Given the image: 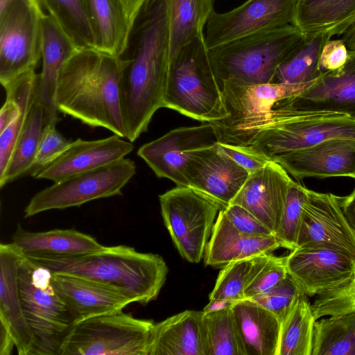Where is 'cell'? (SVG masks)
I'll return each instance as SVG.
<instances>
[{
  "label": "cell",
  "instance_id": "6da1fadb",
  "mask_svg": "<svg viewBox=\"0 0 355 355\" xmlns=\"http://www.w3.org/2000/svg\"><path fill=\"white\" fill-rule=\"evenodd\" d=\"M131 54L123 58L120 102L126 139L146 132L155 112L164 107L169 60L164 0H148L132 30Z\"/></svg>",
  "mask_w": 355,
  "mask_h": 355
},
{
  "label": "cell",
  "instance_id": "7a4b0ae2",
  "mask_svg": "<svg viewBox=\"0 0 355 355\" xmlns=\"http://www.w3.org/2000/svg\"><path fill=\"white\" fill-rule=\"evenodd\" d=\"M123 58L79 48L61 69L55 103L58 112L89 126L126 137L120 102Z\"/></svg>",
  "mask_w": 355,
  "mask_h": 355
},
{
  "label": "cell",
  "instance_id": "3957f363",
  "mask_svg": "<svg viewBox=\"0 0 355 355\" xmlns=\"http://www.w3.org/2000/svg\"><path fill=\"white\" fill-rule=\"evenodd\" d=\"M24 255L53 273L71 275L112 287L143 305L157 297L168 272L161 256L121 245L78 255Z\"/></svg>",
  "mask_w": 355,
  "mask_h": 355
},
{
  "label": "cell",
  "instance_id": "277c9868",
  "mask_svg": "<svg viewBox=\"0 0 355 355\" xmlns=\"http://www.w3.org/2000/svg\"><path fill=\"white\" fill-rule=\"evenodd\" d=\"M205 39H195L169 61L164 107L211 123L228 114Z\"/></svg>",
  "mask_w": 355,
  "mask_h": 355
},
{
  "label": "cell",
  "instance_id": "5b68a950",
  "mask_svg": "<svg viewBox=\"0 0 355 355\" xmlns=\"http://www.w3.org/2000/svg\"><path fill=\"white\" fill-rule=\"evenodd\" d=\"M304 39L299 29L288 24L209 49L220 87L229 79L252 84L274 83L280 64Z\"/></svg>",
  "mask_w": 355,
  "mask_h": 355
},
{
  "label": "cell",
  "instance_id": "8992f818",
  "mask_svg": "<svg viewBox=\"0 0 355 355\" xmlns=\"http://www.w3.org/2000/svg\"><path fill=\"white\" fill-rule=\"evenodd\" d=\"M250 146L270 159L326 140L355 141V120L333 112L275 109L247 135Z\"/></svg>",
  "mask_w": 355,
  "mask_h": 355
},
{
  "label": "cell",
  "instance_id": "52a82bcc",
  "mask_svg": "<svg viewBox=\"0 0 355 355\" xmlns=\"http://www.w3.org/2000/svg\"><path fill=\"white\" fill-rule=\"evenodd\" d=\"M18 284L24 315L34 338L32 355H60L75 320L52 272L23 254L18 263Z\"/></svg>",
  "mask_w": 355,
  "mask_h": 355
},
{
  "label": "cell",
  "instance_id": "ba28073f",
  "mask_svg": "<svg viewBox=\"0 0 355 355\" xmlns=\"http://www.w3.org/2000/svg\"><path fill=\"white\" fill-rule=\"evenodd\" d=\"M155 323L122 311L75 323L60 355H149Z\"/></svg>",
  "mask_w": 355,
  "mask_h": 355
},
{
  "label": "cell",
  "instance_id": "9c48e42d",
  "mask_svg": "<svg viewBox=\"0 0 355 355\" xmlns=\"http://www.w3.org/2000/svg\"><path fill=\"white\" fill-rule=\"evenodd\" d=\"M159 200L164 223L180 254L190 263H199L223 207L187 186H177Z\"/></svg>",
  "mask_w": 355,
  "mask_h": 355
},
{
  "label": "cell",
  "instance_id": "30bf717a",
  "mask_svg": "<svg viewBox=\"0 0 355 355\" xmlns=\"http://www.w3.org/2000/svg\"><path fill=\"white\" fill-rule=\"evenodd\" d=\"M36 0H0V82L35 70L41 60L42 17Z\"/></svg>",
  "mask_w": 355,
  "mask_h": 355
},
{
  "label": "cell",
  "instance_id": "8fae6325",
  "mask_svg": "<svg viewBox=\"0 0 355 355\" xmlns=\"http://www.w3.org/2000/svg\"><path fill=\"white\" fill-rule=\"evenodd\" d=\"M136 173V165L123 158L81 173L39 191L24 209V217L51 210L79 207L87 202L122 195V189Z\"/></svg>",
  "mask_w": 355,
  "mask_h": 355
},
{
  "label": "cell",
  "instance_id": "7c38bea8",
  "mask_svg": "<svg viewBox=\"0 0 355 355\" xmlns=\"http://www.w3.org/2000/svg\"><path fill=\"white\" fill-rule=\"evenodd\" d=\"M314 81L298 84H252L236 79L225 81L222 92L228 116L210 123L218 142L230 143L263 121L278 102L298 94Z\"/></svg>",
  "mask_w": 355,
  "mask_h": 355
},
{
  "label": "cell",
  "instance_id": "4fadbf2b",
  "mask_svg": "<svg viewBox=\"0 0 355 355\" xmlns=\"http://www.w3.org/2000/svg\"><path fill=\"white\" fill-rule=\"evenodd\" d=\"M297 0H247L225 12L214 10L205 37L208 49L259 33L292 24Z\"/></svg>",
  "mask_w": 355,
  "mask_h": 355
},
{
  "label": "cell",
  "instance_id": "5bb4252c",
  "mask_svg": "<svg viewBox=\"0 0 355 355\" xmlns=\"http://www.w3.org/2000/svg\"><path fill=\"white\" fill-rule=\"evenodd\" d=\"M286 262L288 275L307 297L333 289L355 273V257L325 245L297 247Z\"/></svg>",
  "mask_w": 355,
  "mask_h": 355
},
{
  "label": "cell",
  "instance_id": "9a60e30c",
  "mask_svg": "<svg viewBox=\"0 0 355 355\" xmlns=\"http://www.w3.org/2000/svg\"><path fill=\"white\" fill-rule=\"evenodd\" d=\"M218 142L210 123L172 130L161 137L142 145L139 156L158 178L171 180L177 186L188 187L185 168L191 152Z\"/></svg>",
  "mask_w": 355,
  "mask_h": 355
},
{
  "label": "cell",
  "instance_id": "2e32d148",
  "mask_svg": "<svg viewBox=\"0 0 355 355\" xmlns=\"http://www.w3.org/2000/svg\"><path fill=\"white\" fill-rule=\"evenodd\" d=\"M325 245L355 257V230L339 197L308 189L302 209L297 247Z\"/></svg>",
  "mask_w": 355,
  "mask_h": 355
},
{
  "label": "cell",
  "instance_id": "e0dca14e",
  "mask_svg": "<svg viewBox=\"0 0 355 355\" xmlns=\"http://www.w3.org/2000/svg\"><path fill=\"white\" fill-rule=\"evenodd\" d=\"M249 173L215 144L191 153L185 168L190 187L223 208L231 204Z\"/></svg>",
  "mask_w": 355,
  "mask_h": 355
},
{
  "label": "cell",
  "instance_id": "ac0fdd59",
  "mask_svg": "<svg viewBox=\"0 0 355 355\" xmlns=\"http://www.w3.org/2000/svg\"><path fill=\"white\" fill-rule=\"evenodd\" d=\"M277 107L301 112H333L355 120V50L349 51L343 67L322 73L302 92L280 101Z\"/></svg>",
  "mask_w": 355,
  "mask_h": 355
},
{
  "label": "cell",
  "instance_id": "d6986e66",
  "mask_svg": "<svg viewBox=\"0 0 355 355\" xmlns=\"http://www.w3.org/2000/svg\"><path fill=\"white\" fill-rule=\"evenodd\" d=\"M296 179L350 177L355 178V141L326 140L314 146L274 156Z\"/></svg>",
  "mask_w": 355,
  "mask_h": 355
},
{
  "label": "cell",
  "instance_id": "ffe728a7",
  "mask_svg": "<svg viewBox=\"0 0 355 355\" xmlns=\"http://www.w3.org/2000/svg\"><path fill=\"white\" fill-rule=\"evenodd\" d=\"M293 181L279 163L270 160L249 174L231 204L249 211L275 234Z\"/></svg>",
  "mask_w": 355,
  "mask_h": 355
},
{
  "label": "cell",
  "instance_id": "44dd1931",
  "mask_svg": "<svg viewBox=\"0 0 355 355\" xmlns=\"http://www.w3.org/2000/svg\"><path fill=\"white\" fill-rule=\"evenodd\" d=\"M133 149L132 142L116 135L96 140L77 139L42 169L36 179L57 182L125 158Z\"/></svg>",
  "mask_w": 355,
  "mask_h": 355
},
{
  "label": "cell",
  "instance_id": "7402d4cb",
  "mask_svg": "<svg viewBox=\"0 0 355 355\" xmlns=\"http://www.w3.org/2000/svg\"><path fill=\"white\" fill-rule=\"evenodd\" d=\"M23 253L11 243L0 245V322L9 329L19 355H32L34 338L24 315L18 284Z\"/></svg>",
  "mask_w": 355,
  "mask_h": 355
},
{
  "label": "cell",
  "instance_id": "603a6c76",
  "mask_svg": "<svg viewBox=\"0 0 355 355\" xmlns=\"http://www.w3.org/2000/svg\"><path fill=\"white\" fill-rule=\"evenodd\" d=\"M53 276L58 291L72 313L75 323L122 311L132 302L119 291L92 280L63 273H53Z\"/></svg>",
  "mask_w": 355,
  "mask_h": 355
},
{
  "label": "cell",
  "instance_id": "cb8c5ba5",
  "mask_svg": "<svg viewBox=\"0 0 355 355\" xmlns=\"http://www.w3.org/2000/svg\"><path fill=\"white\" fill-rule=\"evenodd\" d=\"M79 47L57 21L44 12L42 17L41 60L37 97L51 116L52 122L60 118L55 96L60 71Z\"/></svg>",
  "mask_w": 355,
  "mask_h": 355
},
{
  "label": "cell",
  "instance_id": "d4e9b609",
  "mask_svg": "<svg viewBox=\"0 0 355 355\" xmlns=\"http://www.w3.org/2000/svg\"><path fill=\"white\" fill-rule=\"evenodd\" d=\"M282 248L275 234L252 236L238 231L222 209L216 218L204 254V263L212 267L253 256L269 254Z\"/></svg>",
  "mask_w": 355,
  "mask_h": 355
},
{
  "label": "cell",
  "instance_id": "484cf974",
  "mask_svg": "<svg viewBox=\"0 0 355 355\" xmlns=\"http://www.w3.org/2000/svg\"><path fill=\"white\" fill-rule=\"evenodd\" d=\"M203 315L187 310L155 324L149 355H208Z\"/></svg>",
  "mask_w": 355,
  "mask_h": 355
},
{
  "label": "cell",
  "instance_id": "4316f807",
  "mask_svg": "<svg viewBox=\"0 0 355 355\" xmlns=\"http://www.w3.org/2000/svg\"><path fill=\"white\" fill-rule=\"evenodd\" d=\"M232 309L245 355H277L279 319L250 299L234 302Z\"/></svg>",
  "mask_w": 355,
  "mask_h": 355
},
{
  "label": "cell",
  "instance_id": "83f0119b",
  "mask_svg": "<svg viewBox=\"0 0 355 355\" xmlns=\"http://www.w3.org/2000/svg\"><path fill=\"white\" fill-rule=\"evenodd\" d=\"M355 23V0H297L293 25L306 37L343 34Z\"/></svg>",
  "mask_w": 355,
  "mask_h": 355
},
{
  "label": "cell",
  "instance_id": "f1b7e54d",
  "mask_svg": "<svg viewBox=\"0 0 355 355\" xmlns=\"http://www.w3.org/2000/svg\"><path fill=\"white\" fill-rule=\"evenodd\" d=\"M94 37V48L121 57L132 30L119 0H83Z\"/></svg>",
  "mask_w": 355,
  "mask_h": 355
},
{
  "label": "cell",
  "instance_id": "f546056e",
  "mask_svg": "<svg viewBox=\"0 0 355 355\" xmlns=\"http://www.w3.org/2000/svg\"><path fill=\"white\" fill-rule=\"evenodd\" d=\"M12 243L24 254L78 255L98 251L105 246L93 236L75 229L32 232L20 225L12 236Z\"/></svg>",
  "mask_w": 355,
  "mask_h": 355
},
{
  "label": "cell",
  "instance_id": "4dcf8cb0",
  "mask_svg": "<svg viewBox=\"0 0 355 355\" xmlns=\"http://www.w3.org/2000/svg\"><path fill=\"white\" fill-rule=\"evenodd\" d=\"M168 60L196 38L205 36L214 0H164Z\"/></svg>",
  "mask_w": 355,
  "mask_h": 355
},
{
  "label": "cell",
  "instance_id": "1f68e13d",
  "mask_svg": "<svg viewBox=\"0 0 355 355\" xmlns=\"http://www.w3.org/2000/svg\"><path fill=\"white\" fill-rule=\"evenodd\" d=\"M50 122H52L50 114L36 95L6 169L0 177L1 188L6 184L26 175L36 155L43 130Z\"/></svg>",
  "mask_w": 355,
  "mask_h": 355
},
{
  "label": "cell",
  "instance_id": "d6a6232c",
  "mask_svg": "<svg viewBox=\"0 0 355 355\" xmlns=\"http://www.w3.org/2000/svg\"><path fill=\"white\" fill-rule=\"evenodd\" d=\"M315 321L311 304L303 294L281 322L277 355H311Z\"/></svg>",
  "mask_w": 355,
  "mask_h": 355
},
{
  "label": "cell",
  "instance_id": "836d02e7",
  "mask_svg": "<svg viewBox=\"0 0 355 355\" xmlns=\"http://www.w3.org/2000/svg\"><path fill=\"white\" fill-rule=\"evenodd\" d=\"M332 36L320 33L306 37L279 67L274 83L298 84L315 80L322 74L319 61L323 46Z\"/></svg>",
  "mask_w": 355,
  "mask_h": 355
},
{
  "label": "cell",
  "instance_id": "e575fe53",
  "mask_svg": "<svg viewBox=\"0 0 355 355\" xmlns=\"http://www.w3.org/2000/svg\"><path fill=\"white\" fill-rule=\"evenodd\" d=\"M311 355H355V311L316 320Z\"/></svg>",
  "mask_w": 355,
  "mask_h": 355
},
{
  "label": "cell",
  "instance_id": "d590c367",
  "mask_svg": "<svg viewBox=\"0 0 355 355\" xmlns=\"http://www.w3.org/2000/svg\"><path fill=\"white\" fill-rule=\"evenodd\" d=\"M79 48H94V37L83 0H36Z\"/></svg>",
  "mask_w": 355,
  "mask_h": 355
},
{
  "label": "cell",
  "instance_id": "8d00e7d4",
  "mask_svg": "<svg viewBox=\"0 0 355 355\" xmlns=\"http://www.w3.org/2000/svg\"><path fill=\"white\" fill-rule=\"evenodd\" d=\"M269 254L253 256L225 265L218 275L209 300H222L234 303L244 300V291L248 283Z\"/></svg>",
  "mask_w": 355,
  "mask_h": 355
},
{
  "label": "cell",
  "instance_id": "74e56055",
  "mask_svg": "<svg viewBox=\"0 0 355 355\" xmlns=\"http://www.w3.org/2000/svg\"><path fill=\"white\" fill-rule=\"evenodd\" d=\"M232 308L204 313L208 355H245Z\"/></svg>",
  "mask_w": 355,
  "mask_h": 355
},
{
  "label": "cell",
  "instance_id": "f35d334b",
  "mask_svg": "<svg viewBox=\"0 0 355 355\" xmlns=\"http://www.w3.org/2000/svg\"><path fill=\"white\" fill-rule=\"evenodd\" d=\"M307 193L308 189L300 183L293 181L290 185L275 234L284 248L293 250L297 247L302 209Z\"/></svg>",
  "mask_w": 355,
  "mask_h": 355
},
{
  "label": "cell",
  "instance_id": "ab89813d",
  "mask_svg": "<svg viewBox=\"0 0 355 355\" xmlns=\"http://www.w3.org/2000/svg\"><path fill=\"white\" fill-rule=\"evenodd\" d=\"M311 308L316 320L324 316L355 311V273L347 282L317 295Z\"/></svg>",
  "mask_w": 355,
  "mask_h": 355
},
{
  "label": "cell",
  "instance_id": "60d3db41",
  "mask_svg": "<svg viewBox=\"0 0 355 355\" xmlns=\"http://www.w3.org/2000/svg\"><path fill=\"white\" fill-rule=\"evenodd\" d=\"M304 293L288 276L270 290L248 298L272 313L282 322Z\"/></svg>",
  "mask_w": 355,
  "mask_h": 355
},
{
  "label": "cell",
  "instance_id": "b9f144b4",
  "mask_svg": "<svg viewBox=\"0 0 355 355\" xmlns=\"http://www.w3.org/2000/svg\"><path fill=\"white\" fill-rule=\"evenodd\" d=\"M50 122L44 128L33 164L26 175L36 178L40 171L54 161L71 144Z\"/></svg>",
  "mask_w": 355,
  "mask_h": 355
},
{
  "label": "cell",
  "instance_id": "7bdbcfd3",
  "mask_svg": "<svg viewBox=\"0 0 355 355\" xmlns=\"http://www.w3.org/2000/svg\"><path fill=\"white\" fill-rule=\"evenodd\" d=\"M286 257H276L271 254L248 283L245 291V299L251 298L264 293L288 276Z\"/></svg>",
  "mask_w": 355,
  "mask_h": 355
},
{
  "label": "cell",
  "instance_id": "ee69618b",
  "mask_svg": "<svg viewBox=\"0 0 355 355\" xmlns=\"http://www.w3.org/2000/svg\"><path fill=\"white\" fill-rule=\"evenodd\" d=\"M37 90L24 101L19 115L0 132V177L3 175L6 169L30 107L37 95Z\"/></svg>",
  "mask_w": 355,
  "mask_h": 355
},
{
  "label": "cell",
  "instance_id": "f6af8a7d",
  "mask_svg": "<svg viewBox=\"0 0 355 355\" xmlns=\"http://www.w3.org/2000/svg\"><path fill=\"white\" fill-rule=\"evenodd\" d=\"M221 209L230 223L243 234L252 236L275 234L252 214L238 205L230 204Z\"/></svg>",
  "mask_w": 355,
  "mask_h": 355
},
{
  "label": "cell",
  "instance_id": "bcb514c9",
  "mask_svg": "<svg viewBox=\"0 0 355 355\" xmlns=\"http://www.w3.org/2000/svg\"><path fill=\"white\" fill-rule=\"evenodd\" d=\"M220 150L251 173L263 167L271 159L250 146L218 142Z\"/></svg>",
  "mask_w": 355,
  "mask_h": 355
},
{
  "label": "cell",
  "instance_id": "7dc6e473",
  "mask_svg": "<svg viewBox=\"0 0 355 355\" xmlns=\"http://www.w3.org/2000/svg\"><path fill=\"white\" fill-rule=\"evenodd\" d=\"M348 52L342 39L327 41L320 57L319 69L321 73L343 67L347 60Z\"/></svg>",
  "mask_w": 355,
  "mask_h": 355
},
{
  "label": "cell",
  "instance_id": "c3c4849f",
  "mask_svg": "<svg viewBox=\"0 0 355 355\" xmlns=\"http://www.w3.org/2000/svg\"><path fill=\"white\" fill-rule=\"evenodd\" d=\"M131 30L148 0H119Z\"/></svg>",
  "mask_w": 355,
  "mask_h": 355
},
{
  "label": "cell",
  "instance_id": "681fc988",
  "mask_svg": "<svg viewBox=\"0 0 355 355\" xmlns=\"http://www.w3.org/2000/svg\"><path fill=\"white\" fill-rule=\"evenodd\" d=\"M15 342L8 327L0 322V355H10Z\"/></svg>",
  "mask_w": 355,
  "mask_h": 355
},
{
  "label": "cell",
  "instance_id": "f907efd6",
  "mask_svg": "<svg viewBox=\"0 0 355 355\" xmlns=\"http://www.w3.org/2000/svg\"><path fill=\"white\" fill-rule=\"evenodd\" d=\"M339 200L344 214L355 230V189L347 196L339 197Z\"/></svg>",
  "mask_w": 355,
  "mask_h": 355
},
{
  "label": "cell",
  "instance_id": "816d5d0a",
  "mask_svg": "<svg viewBox=\"0 0 355 355\" xmlns=\"http://www.w3.org/2000/svg\"><path fill=\"white\" fill-rule=\"evenodd\" d=\"M234 302L226 300L211 299L209 300V303L204 307L202 311L204 313H209L217 311L222 309H229L232 307Z\"/></svg>",
  "mask_w": 355,
  "mask_h": 355
},
{
  "label": "cell",
  "instance_id": "f5cc1de1",
  "mask_svg": "<svg viewBox=\"0 0 355 355\" xmlns=\"http://www.w3.org/2000/svg\"><path fill=\"white\" fill-rule=\"evenodd\" d=\"M341 39L349 51L355 50V23L343 33Z\"/></svg>",
  "mask_w": 355,
  "mask_h": 355
},
{
  "label": "cell",
  "instance_id": "db71d44e",
  "mask_svg": "<svg viewBox=\"0 0 355 355\" xmlns=\"http://www.w3.org/2000/svg\"><path fill=\"white\" fill-rule=\"evenodd\" d=\"M215 1V0H214Z\"/></svg>",
  "mask_w": 355,
  "mask_h": 355
}]
</instances>
